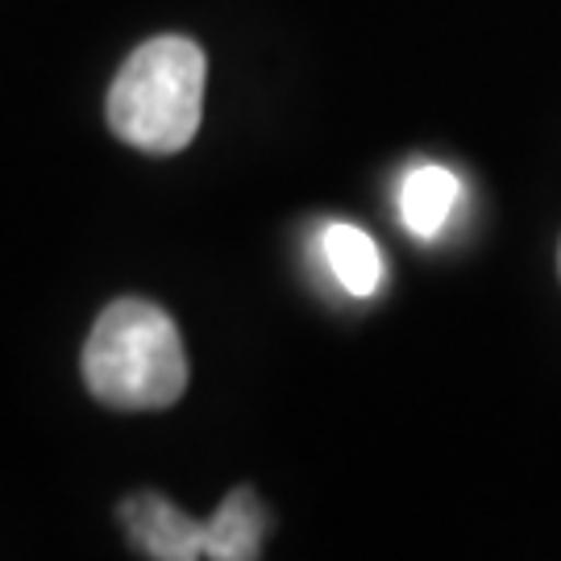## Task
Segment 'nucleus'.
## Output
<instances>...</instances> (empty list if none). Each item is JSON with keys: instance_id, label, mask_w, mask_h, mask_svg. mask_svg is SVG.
I'll use <instances>...</instances> for the list:
<instances>
[{"instance_id": "f257e3e1", "label": "nucleus", "mask_w": 561, "mask_h": 561, "mask_svg": "<svg viewBox=\"0 0 561 561\" xmlns=\"http://www.w3.org/2000/svg\"><path fill=\"white\" fill-rule=\"evenodd\" d=\"M88 391L117 412H162L187 391V350L180 324L159 304L125 296L104 308L83 341Z\"/></svg>"}, {"instance_id": "f03ea898", "label": "nucleus", "mask_w": 561, "mask_h": 561, "mask_svg": "<svg viewBox=\"0 0 561 561\" xmlns=\"http://www.w3.org/2000/svg\"><path fill=\"white\" fill-rule=\"evenodd\" d=\"M204 80L208 59L192 38L141 42L108 88V129L141 154H180L201 129Z\"/></svg>"}, {"instance_id": "7ed1b4c3", "label": "nucleus", "mask_w": 561, "mask_h": 561, "mask_svg": "<svg viewBox=\"0 0 561 561\" xmlns=\"http://www.w3.org/2000/svg\"><path fill=\"white\" fill-rule=\"evenodd\" d=\"M121 528L138 553L154 561H196L204 558V520H192L180 503L159 491H138L117 507Z\"/></svg>"}, {"instance_id": "20e7f679", "label": "nucleus", "mask_w": 561, "mask_h": 561, "mask_svg": "<svg viewBox=\"0 0 561 561\" xmlns=\"http://www.w3.org/2000/svg\"><path fill=\"white\" fill-rule=\"evenodd\" d=\"M266 537V507L254 486H233L217 512L204 520V558L213 561H254Z\"/></svg>"}, {"instance_id": "39448f33", "label": "nucleus", "mask_w": 561, "mask_h": 561, "mask_svg": "<svg viewBox=\"0 0 561 561\" xmlns=\"http://www.w3.org/2000/svg\"><path fill=\"white\" fill-rule=\"evenodd\" d=\"M461 196V183L445 167H416L400 187V217L416 238H437Z\"/></svg>"}, {"instance_id": "423d86ee", "label": "nucleus", "mask_w": 561, "mask_h": 561, "mask_svg": "<svg viewBox=\"0 0 561 561\" xmlns=\"http://www.w3.org/2000/svg\"><path fill=\"white\" fill-rule=\"evenodd\" d=\"M324 259L329 271L337 275V283L350 296H375L382 287V254L370 241V233H362L358 225H329L321 233Z\"/></svg>"}, {"instance_id": "0eeeda50", "label": "nucleus", "mask_w": 561, "mask_h": 561, "mask_svg": "<svg viewBox=\"0 0 561 561\" xmlns=\"http://www.w3.org/2000/svg\"><path fill=\"white\" fill-rule=\"evenodd\" d=\"M558 271H561V250H558Z\"/></svg>"}]
</instances>
